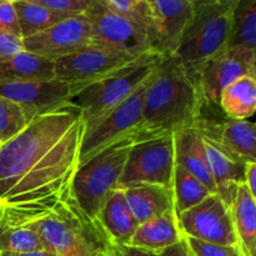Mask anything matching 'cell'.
<instances>
[{
  "instance_id": "obj_1",
  "label": "cell",
  "mask_w": 256,
  "mask_h": 256,
  "mask_svg": "<svg viewBox=\"0 0 256 256\" xmlns=\"http://www.w3.org/2000/svg\"><path fill=\"white\" fill-rule=\"evenodd\" d=\"M84 132L82 112L70 102L35 116L0 144V202L45 214L68 199Z\"/></svg>"
},
{
  "instance_id": "obj_2",
  "label": "cell",
  "mask_w": 256,
  "mask_h": 256,
  "mask_svg": "<svg viewBox=\"0 0 256 256\" xmlns=\"http://www.w3.org/2000/svg\"><path fill=\"white\" fill-rule=\"evenodd\" d=\"M205 106L194 75L174 56H162L145 94L135 142L195 129Z\"/></svg>"
},
{
  "instance_id": "obj_3",
  "label": "cell",
  "mask_w": 256,
  "mask_h": 256,
  "mask_svg": "<svg viewBox=\"0 0 256 256\" xmlns=\"http://www.w3.org/2000/svg\"><path fill=\"white\" fill-rule=\"evenodd\" d=\"M38 232L58 256H112L114 246L98 220L90 219L69 196L42 215Z\"/></svg>"
},
{
  "instance_id": "obj_4",
  "label": "cell",
  "mask_w": 256,
  "mask_h": 256,
  "mask_svg": "<svg viewBox=\"0 0 256 256\" xmlns=\"http://www.w3.org/2000/svg\"><path fill=\"white\" fill-rule=\"evenodd\" d=\"M236 2L238 0H194L192 22L174 54L189 72L226 49Z\"/></svg>"
},
{
  "instance_id": "obj_5",
  "label": "cell",
  "mask_w": 256,
  "mask_h": 256,
  "mask_svg": "<svg viewBox=\"0 0 256 256\" xmlns=\"http://www.w3.org/2000/svg\"><path fill=\"white\" fill-rule=\"evenodd\" d=\"M134 142L132 135L122 138L78 168L70 196L90 219H98L108 196L119 186L128 154Z\"/></svg>"
},
{
  "instance_id": "obj_6",
  "label": "cell",
  "mask_w": 256,
  "mask_h": 256,
  "mask_svg": "<svg viewBox=\"0 0 256 256\" xmlns=\"http://www.w3.org/2000/svg\"><path fill=\"white\" fill-rule=\"evenodd\" d=\"M162 55L146 54L110 76L89 84L72 100L82 112L85 130L94 126L120 102L130 96L155 70Z\"/></svg>"
},
{
  "instance_id": "obj_7",
  "label": "cell",
  "mask_w": 256,
  "mask_h": 256,
  "mask_svg": "<svg viewBox=\"0 0 256 256\" xmlns=\"http://www.w3.org/2000/svg\"><path fill=\"white\" fill-rule=\"evenodd\" d=\"M156 68L128 99L108 112L94 126L85 130L80 146L79 165L86 162L98 152H102L122 138L132 135L135 139V132L142 122L145 94L154 79Z\"/></svg>"
},
{
  "instance_id": "obj_8",
  "label": "cell",
  "mask_w": 256,
  "mask_h": 256,
  "mask_svg": "<svg viewBox=\"0 0 256 256\" xmlns=\"http://www.w3.org/2000/svg\"><path fill=\"white\" fill-rule=\"evenodd\" d=\"M175 135L134 142L128 154L118 189L149 184L172 190Z\"/></svg>"
},
{
  "instance_id": "obj_9",
  "label": "cell",
  "mask_w": 256,
  "mask_h": 256,
  "mask_svg": "<svg viewBox=\"0 0 256 256\" xmlns=\"http://www.w3.org/2000/svg\"><path fill=\"white\" fill-rule=\"evenodd\" d=\"M84 15L89 20L92 44L120 50L134 56L159 55L149 30L129 18L108 10L102 0H92Z\"/></svg>"
},
{
  "instance_id": "obj_10",
  "label": "cell",
  "mask_w": 256,
  "mask_h": 256,
  "mask_svg": "<svg viewBox=\"0 0 256 256\" xmlns=\"http://www.w3.org/2000/svg\"><path fill=\"white\" fill-rule=\"evenodd\" d=\"M142 56L92 44L54 62L55 79L68 82H92L129 66Z\"/></svg>"
},
{
  "instance_id": "obj_11",
  "label": "cell",
  "mask_w": 256,
  "mask_h": 256,
  "mask_svg": "<svg viewBox=\"0 0 256 256\" xmlns=\"http://www.w3.org/2000/svg\"><path fill=\"white\" fill-rule=\"evenodd\" d=\"M190 72L196 79L205 105H219L220 95L228 85L240 78H256V52L226 48Z\"/></svg>"
},
{
  "instance_id": "obj_12",
  "label": "cell",
  "mask_w": 256,
  "mask_h": 256,
  "mask_svg": "<svg viewBox=\"0 0 256 256\" xmlns=\"http://www.w3.org/2000/svg\"><path fill=\"white\" fill-rule=\"evenodd\" d=\"M178 225L182 236L209 244L239 246L230 208L218 194H210L196 206L178 215Z\"/></svg>"
},
{
  "instance_id": "obj_13",
  "label": "cell",
  "mask_w": 256,
  "mask_h": 256,
  "mask_svg": "<svg viewBox=\"0 0 256 256\" xmlns=\"http://www.w3.org/2000/svg\"><path fill=\"white\" fill-rule=\"evenodd\" d=\"M88 84L68 82L52 79L49 82H16L0 85V96L16 102L24 112L28 122L35 116L59 109L72 102Z\"/></svg>"
},
{
  "instance_id": "obj_14",
  "label": "cell",
  "mask_w": 256,
  "mask_h": 256,
  "mask_svg": "<svg viewBox=\"0 0 256 256\" xmlns=\"http://www.w3.org/2000/svg\"><path fill=\"white\" fill-rule=\"evenodd\" d=\"M92 44L90 24L85 15L62 20L39 34L22 39L25 52L52 62Z\"/></svg>"
},
{
  "instance_id": "obj_15",
  "label": "cell",
  "mask_w": 256,
  "mask_h": 256,
  "mask_svg": "<svg viewBox=\"0 0 256 256\" xmlns=\"http://www.w3.org/2000/svg\"><path fill=\"white\" fill-rule=\"evenodd\" d=\"M152 34L162 56L174 55L192 22L194 0H149Z\"/></svg>"
},
{
  "instance_id": "obj_16",
  "label": "cell",
  "mask_w": 256,
  "mask_h": 256,
  "mask_svg": "<svg viewBox=\"0 0 256 256\" xmlns=\"http://www.w3.org/2000/svg\"><path fill=\"white\" fill-rule=\"evenodd\" d=\"M222 149L242 162H256V129L249 120L228 119L222 122H208L202 118L195 128Z\"/></svg>"
},
{
  "instance_id": "obj_17",
  "label": "cell",
  "mask_w": 256,
  "mask_h": 256,
  "mask_svg": "<svg viewBox=\"0 0 256 256\" xmlns=\"http://www.w3.org/2000/svg\"><path fill=\"white\" fill-rule=\"evenodd\" d=\"M42 215V212H22L2 204L0 208V254L49 250L36 228L38 220Z\"/></svg>"
},
{
  "instance_id": "obj_18",
  "label": "cell",
  "mask_w": 256,
  "mask_h": 256,
  "mask_svg": "<svg viewBox=\"0 0 256 256\" xmlns=\"http://www.w3.org/2000/svg\"><path fill=\"white\" fill-rule=\"evenodd\" d=\"M202 139L204 142L210 172L216 188V194L228 208H232V202L238 194V189L245 182L246 164L230 155L208 138L202 136Z\"/></svg>"
},
{
  "instance_id": "obj_19",
  "label": "cell",
  "mask_w": 256,
  "mask_h": 256,
  "mask_svg": "<svg viewBox=\"0 0 256 256\" xmlns=\"http://www.w3.org/2000/svg\"><path fill=\"white\" fill-rule=\"evenodd\" d=\"M96 220L112 246L129 245L132 235L139 226L128 206L122 189L114 190L108 196Z\"/></svg>"
},
{
  "instance_id": "obj_20",
  "label": "cell",
  "mask_w": 256,
  "mask_h": 256,
  "mask_svg": "<svg viewBox=\"0 0 256 256\" xmlns=\"http://www.w3.org/2000/svg\"><path fill=\"white\" fill-rule=\"evenodd\" d=\"M174 145L175 164L194 175L212 194H216V188L210 172L204 142L198 130L188 129L175 134Z\"/></svg>"
},
{
  "instance_id": "obj_21",
  "label": "cell",
  "mask_w": 256,
  "mask_h": 256,
  "mask_svg": "<svg viewBox=\"0 0 256 256\" xmlns=\"http://www.w3.org/2000/svg\"><path fill=\"white\" fill-rule=\"evenodd\" d=\"M122 190L128 206L139 225L174 210L172 189L159 185L142 184Z\"/></svg>"
},
{
  "instance_id": "obj_22",
  "label": "cell",
  "mask_w": 256,
  "mask_h": 256,
  "mask_svg": "<svg viewBox=\"0 0 256 256\" xmlns=\"http://www.w3.org/2000/svg\"><path fill=\"white\" fill-rule=\"evenodd\" d=\"M182 239V234L178 225V215L175 210H172L162 216L140 224L129 245L159 255L168 248L178 244Z\"/></svg>"
},
{
  "instance_id": "obj_23",
  "label": "cell",
  "mask_w": 256,
  "mask_h": 256,
  "mask_svg": "<svg viewBox=\"0 0 256 256\" xmlns=\"http://www.w3.org/2000/svg\"><path fill=\"white\" fill-rule=\"evenodd\" d=\"M52 79H55L54 62L25 50L0 62V85L49 82Z\"/></svg>"
},
{
  "instance_id": "obj_24",
  "label": "cell",
  "mask_w": 256,
  "mask_h": 256,
  "mask_svg": "<svg viewBox=\"0 0 256 256\" xmlns=\"http://www.w3.org/2000/svg\"><path fill=\"white\" fill-rule=\"evenodd\" d=\"M232 219L238 245L244 256H255L256 252V198L245 184L240 185L232 202Z\"/></svg>"
},
{
  "instance_id": "obj_25",
  "label": "cell",
  "mask_w": 256,
  "mask_h": 256,
  "mask_svg": "<svg viewBox=\"0 0 256 256\" xmlns=\"http://www.w3.org/2000/svg\"><path fill=\"white\" fill-rule=\"evenodd\" d=\"M219 106L232 120H248L256 110V78L244 76L222 90Z\"/></svg>"
},
{
  "instance_id": "obj_26",
  "label": "cell",
  "mask_w": 256,
  "mask_h": 256,
  "mask_svg": "<svg viewBox=\"0 0 256 256\" xmlns=\"http://www.w3.org/2000/svg\"><path fill=\"white\" fill-rule=\"evenodd\" d=\"M12 4L16 12L22 39L39 34L65 20V18L39 4L38 0H12Z\"/></svg>"
},
{
  "instance_id": "obj_27",
  "label": "cell",
  "mask_w": 256,
  "mask_h": 256,
  "mask_svg": "<svg viewBox=\"0 0 256 256\" xmlns=\"http://www.w3.org/2000/svg\"><path fill=\"white\" fill-rule=\"evenodd\" d=\"M256 0H238L232 12L230 36L226 48L255 50Z\"/></svg>"
},
{
  "instance_id": "obj_28",
  "label": "cell",
  "mask_w": 256,
  "mask_h": 256,
  "mask_svg": "<svg viewBox=\"0 0 256 256\" xmlns=\"http://www.w3.org/2000/svg\"><path fill=\"white\" fill-rule=\"evenodd\" d=\"M210 194L212 192L206 189V186L194 175L175 164L172 196H174V210L176 215L196 206Z\"/></svg>"
},
{
  "instance_id": "obj_29",
  "label": "cell",
  "mask_w": 256,
  "mask_h": 256,
  "mask_svg": "<svg viewBox=\"0 0 256 256\" xmlns=\"http://www.w3.org/2000/svg\"><path fill=\"white\" fill-rule=\"evenodd\" d=\"M102 2L112 12L129 18V19L134 20L138 24L142 25L145 29L149 30L158 50L156 42H155L154 34H152V20L149 0H102ZM158 54H159V52H158Z\"/></svg>"
},
{
  "instance_id": "obj_30",
  "label": "cell",
  "mask_w": 256,
  "mask_h": 256,
  "mask_svg": "<svg viewBox=\"0 0 256 256\" xmlns=\"http://www.w3.org/2000/svg\"><path fill=\"white\" fill-rule=\"evenodd\" d=\"M28 122L24 112L16 102L0 96V144L16 136Z\"/></svg>"
},
{
  "instance_id": "obj_31",
  "label": "cell",
  "mask_w": 256,
  "mask_h": 256,
  "mask_svg": "<svg viewBox=\"0 0 256 256\" xmlns=\"http://www.w3.org/2000/svg\"><path fill=\"white\" fill-rule=\"evenodd\" d=\"M38 2L55 14L69 19L84 15L89 9L92 0H38Z\"/></svg>"
},
{
  "instance_id": "obj_32",
  "label": "cell",
  "mask_w": 256,
  "mask_h": 256,
  "mask_svg": "<svg viewBox=\"0 0 256 256\" xmlns=\"http://www.w3.org/2000/svg\"><path fill=\"white\" fill-rule=\"evenodd\" d=\"M184 240L192 256H244L239 246L209 244L188 236Z\"/></svg>"
},
{
  "instance_id": "obj_33",
  "label": "cell",
  "mask_w": 256,
  "mask_h": 256,
  "mask_svg": "<svg viewBox=\"0 0 256 256\" xmlns=\"http://www.w3.org/2000/svg\"><path fill=\"white\" fill-rule=\"evenodd\" d=\"M0 32L20 36L19 24L12 0H0Z\"/></svg>"
},
{
  "instance_id": "obj_34",
  "label": "cell",
  "mask_w": 256,
  "mask_h": 256,
  "mask_svg": "<svg viewBox=\"0 0 256 256\" xmlns=\"http://www.w3.org/2000/svg\"><path fill=\"white\" fill-rule=\"evenodd\" d=\"M22 50V39L19 35L0 32V62L12 59Z\"/></svg>"
},
{
  "instance_id": "obj_35",
  "label": "cell",
  "mask_w": 256,
  "mask_h": 256,
  "mask_svg": "<svg viewBox=\"0 0 256 256\" xmlns=\"http://www.w3.org/2000/svg\"><path fill=\"white\" fill-rule=\"evenodd\" d=\"M112 256H159L154 252H146V250L134 248L132 245H120V246H114Z\"/></svg>"
},
{
  "instance_id": "obj_36",
  "label": "cell",
  "mask_w": 256,
  "mask_h": 256,
  "mask_svg": "<svg viewBox=\"0 0 256 256\" xmlns=\"http://www.w3.org/2000/svg\"><path fill=\"white\" fill-rule=\"evenodd\" d=\"M159 256H192V254L190 252L189 248H188L186 242L184 240V236H182V239L178 244L165 249L164 252H160Z\"/></svg>"
},
{
  "instance_id": "obj_37",
  "label": "cell",
  "mask_w": 256,
  "mask_h": 256,
  "mask_svg": "<svg viewBox=\"0 0 256 256\" xmlns=\"http://www.w3.org/2000/svg\"><path fill=\"white\" fill-rule=\"evenodd\" d=\"M256 162H248L245 166V186L248 188L252 196L256 198Z\"/></svg>"
},
{
  "instance_id": "obj_38",
  "label": "cell",
  "mask_w": 256,
  "mask_h": 256,
  "mask_svg": "<svg viewBox=\"0 0 256 256\" xmlns=\"http://www.w3.org/2000/svg\"><path fill=\"white\" fill-rule=\"evenodd\" d=\"M0 256H56L49 250H35V252H2Z\"/></svg>"
},
{
  "instance_id": "obj_39",
  "label": "cell",
  "mask_w": 256,
  "mask_h": 256,
  "mask_svg": "<svg viewBox=\"0 0 256 256\" xmlns=\"http://www.w3.org/2000/svg\"><path fill=\"white\" fill-rule=\"evenodd\" d=\"M2 202H0V208H2Z\"/></svg>"
},
{
  "instance_id": "obj_40",
  "label": "cell",
  "mask_w": 256,
  "mask_h": 256,
  "mask_svg": "<svg viewBox=\"0 0 256 256\" xmlns=\"http://www.w3.org/2000/svg\"><path fill=\"white\" fill-rule=\"evenodd\" d=\"M56 256H58V255H56Z\"/></svg>"
}]
</instances>
